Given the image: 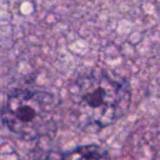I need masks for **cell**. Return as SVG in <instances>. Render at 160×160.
Returning a JSON list of instances; mask_svg holds the SVG:
<instances>
[{
  "label": "cell",
  "mask_w": 160,
  "mask_h": 160,
  "mask_svg": "<svg viewBox=\"0 0 160 160\" xmlns=\"http://www.w3.org/2000/svg\"><path fill=\"white\" fill-rule=\"evenodd\" d=\"M42 160H110V158L101 146L82 145L68 151H50Z\"/></svg>",
  "instance_id": "cell-3"
},
{
  "label": "cell",
  "mask_w": 160,
  "mask_h": 160,
  "mask_svg": "<svg viewBox=\"0 0 160 160\" xmlns=\"http://www.w3.org/2000/svg\"><path fill=\"white\" fill-rule=\"evenodd\" d=\"M1 124L25 140L50 135L58 124L55 98L44 90L20 88L12 90L0 109Z\"/></svg>",
  "instance_id": "cell-2"
},
{
  "label": "cell",
  "mask_w": 160,
  "mask_h": 160,
  "mask_svg": "<svg viewBox=\"0 0 160 160\" xmlns=\"http://www.w3.org/2000/svg\"><path fill=\"white\" fill-rule=\"evenodd\" d=\"M130 101L129 84L102 70L79 76L69 88L70 110L82 129L100 130L114 124L125 115Z\"/></svg>",
  "instance_id": "cell-1"
}]
</instances>
